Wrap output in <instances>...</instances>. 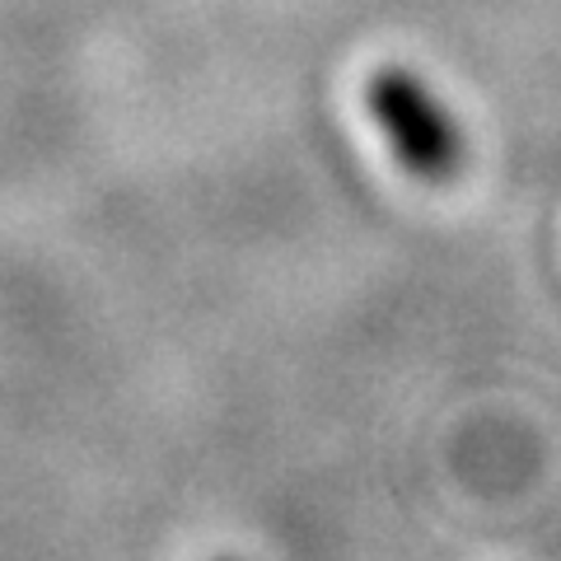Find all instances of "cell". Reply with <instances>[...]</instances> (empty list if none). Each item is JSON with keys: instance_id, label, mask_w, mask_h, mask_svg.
Returning a JSON list of instances; mask_svg holds the SVG:
<instances>
[{"instance_id": "7a4b0ae2", "label": "cell", "mask_w": 561, "mask_h": 561, "mask_svg": "<svg viewBox=\"0 0 561 561\" xmlns=\"http://www.w3.org/2000/svg\"><path fill=\"white\" fill-rule=\"evenodd\" d=\"M220 561H230V557H220Z\"/></svg>"}, {"instance_id": "6da1fadb", "label": "cell", "mask_w": 561, "mask_h": 561, "mask_svg": "<svg viewBox=\"0 0 561 561\" xmlns=\"http://www.w3.org/2000/svg\"><path fill=\"white\" fill-rule=\"evenodd\" d=\"M365 113L389 140L393 160L421 183H449L468 164V131L412 66L383 61L365 80Z\"/></svg>"}]
</instances>
